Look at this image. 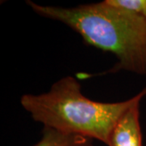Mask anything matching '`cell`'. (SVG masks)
<instances>
[{"label": "cell", "mask_w": 146, "mask_h": 146, "mask_svg": "<svg viewBox=\"0 0 146 146\" xmlns=\"http://www.w3.org/2000/svg\"><path fill=\"white\" fill-rule=\"evenodd\" d=\"M39 16L60 21L80 34L84 42L113 53L119 63L106 73L126 70L146 75V21L103 1L72 8L27 2Z\"/></svg>", "instance_id": "6da1fadb"}, {"label": "cell", "mask_w": 146, "mask_h": 146, "mask_svg": "<svg viewBox=\"0 0 146 146\" xmlns=\"http://www.w3.org/2000/svg\"><path fill=\"white\" fill-rule=\"evenodd\" d=\"M136 96L120 102H100L85 98L72 76L55 82L48 93L22 96V106L45 127L96 139L108 145L120 118L135 102Z\"/></svg>", "instance_id": "7a4b0ae2"}, {"label": "cell", "mask_w": 146, "mask_h": 146, "mask_svg": "<svg viewBox=\"0 0 146 146\" xmlns=\"http://www.w3.org/2000/svg\"><path fill=\"white\" fill-rule=\"evenodd\" d=\"M146 88L136 95L133 104L120 118L110 137L108 146H143L140 123V104Z\"/></svg>", "instance_id": "3957f363"}, {"label": "cell", "mask_w": 146, "mask_h": 146, "mask_svg": "<svg viewBox=\"0 0 146 146\" xmlns=\"http://www.w3.org/2000/svg\"><path fill=\"white\" fill-rule=\"evenodd\" d=\"M33 146H93V139L44 127L42 139Z\"/></svg>", "instance_id": "277c9868"}, {"label": "cell", "mask_w": 146, "mask_h": 146, "mask_svg": "<svg viewBox=\"0 0 146 146\" xmlns=\"http://www.w3.org/2000/svg\"><path fill=\"white\" fill-rule=\"evenodd\" d=\"M117 7L131 11L146 21V0H106Z\"/></svg>", "instance_id": "5b68a950"}]
</instances>
